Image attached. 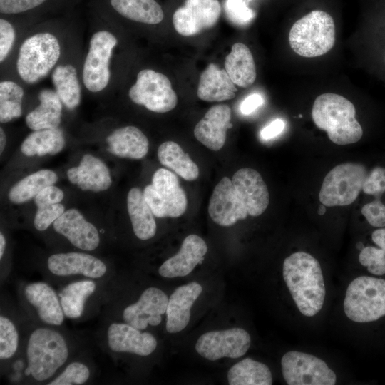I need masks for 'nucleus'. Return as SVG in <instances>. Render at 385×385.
<instances>
[{
	"instance_id": "nucleus-19",
	"label": "nucleus",
	"mask_w": 385,
	"mask_h": 385,
	"mask_svg": "<svg viewBox=\"0 0 385 385\" xmlns=\"http://www.w3.org/2000/svg\"><path fill=\"white\" fill-rule=\"evenodd\" d=\"M47 266L49 271L57 276L81 274L100 278L107 271L106 265L98 258L78 252L53 254L48 257Z\"/></svg>"
},
{
	"instance_id": "nucleus-15",
	"label": "nucleus",
	"mask_w": 385,
	"mask_h": 385,
	"mask_svg": "<svg viewBox=\"0 0 385 385\" xmlns=\"http://www.w3.org/2000/svg\"><path fill=\"white\" fill-rule=\"evenodd\" d=\"M168 296L156 287L143 291L139 299L125 307L123 312L124 321L135 328L143 330L148 324L157 326L162 321L161 316L166 312Z\"/></svg>"
},
{
	"instance_id": "nucleus-9",
	"label": "nucleus",
	"mask_w": 385,
	"mask_h": 385,
	"mask_svg": "<svg viewBox=\"0 0 385 385\" xmlns=\"http://www.w3.org/2000/svg\"><path fill=\"white\" fill-rule=\"evenodd\" d=\"M131 101L155 113H166L177 105L178 97L168 78L151 69H143L137 75L130 88Z\"/></svg>"
},
{
	"instance_id": "nucleus-29",
	"label": "nucleus",
	"mask_w": 385,
	"mask_h": 385,
	"mask_svg": "<svg viewBox=\"0 0 385 385\" xmlns=\"http://www.w3.org/2000/svg\"><path fill=\"white\" fill-rule=\"evenodd\" d=\"M225 70L235 85L247 88L256 79V68L252 54L249 48L236 43L225 60Z\"/></svg>"
},
{
	"instance_id": "nucleus-39",
	"label": "nucleus",
	"mask_w": 385,
	"mask_h": 385,
	"mask_svg": "<svg viewBox=\"0 0 385 385\" xmlns=\"http://www.w3.org/2000/svg\"><path fill=\"white\" fill-rule=\"evenodd\" d=\"M359 260L361 265L366 267L368 271L376 275L385 274V249L367 246L359 253Z\"/></svg>"
},
{
	"instance_id": "nucleus-16",
	"label": "nucleus",
	"mask_w": 385,
	"mask_h": 385,
	"mask_svg": "<svg viewBox=\"0 0 385 385\" xmlns=\"http://www.w3.org/2000/svg\"><path fill=\"white\" fill-rule=\"evenodd\" d=\"M232 184L249 215H262L270 202L267 187L261 175L248 168L237 170L232 178Z\"/></svg>"
},
{
	"instance_id": "nucleus-45",
	"label": "nucleus",
	"mask_w": 385,
	"mask_h": 385,
	"mask_svg": "<svg viewBox=\"0 0 385 385\" xmlns=\"http://www.w3.org/2000/svg\"><path fill=\"white\" fill-rule=\"evenodd\" d=\"M15 41V31L13 26L6 20L0 19V61L7 57Z\"/></svg>"
},
{
	"instance_id": "nucleus-38",
	"label": "nucleus",
	"mask_w": 385,
	"mask_h": 385,
	"mask_svg": "<svg viewBox=\"0 0 385 385\" xmlns=\"http://www.w3.org/2000/svg\"><path fill=\"white\" fill-rule=\"evenodd\" d=\"M19 334L16 327L8 318L0 317V359H8L16 353Z\"/></svg>"
},
{
	"instance_id": "nucleus-47",
	"label": "nucleus",
	"mask_w": 385,
	"mask_h": 385,
	"mask_svg": "<svg viewBox=\"0 0 385 385\" xmlns=\"http://www.w3.org/2000/svg\"><path fill=\"white\" fill-rule=\"evenodd\" d=\"M64 197V193L59 188L51 185L45 187L34 198L37 207L60 203Z\"/></svg>"
},
{
	"instance_id": "nucleus-36",
	"label": "nucleus",
	"mask_w": 385,
	"mask_h": 385,
	"mask_svg": "<svg viewBox=\"0 0 385 385\" xmlns=\"http://www.w3.org/2000/svg\"><path fill=\"white\" fill-rule=\"evenodd\" d=\"M96 283L92 280L78 281L68 284L59 294L64 315L77 319L83 314L86 299L95 292Z\"/></svg>"
},
{
	"instance_id": "nucleus-42",
	"label": "nucleus",
	"mask_w": 385,
	"mask_h": 385,
	"mask_svg": "<svg viewBox=\"0 0 385 385\" xmlns=\"http://www.w3.org/2000/svg\"><path fill=\"white\" fill-rule=\"evenodd\" d=\"M65 212L64 206L60 203L37 207L34 225L38 231H44Z\"/></svg>"
},
{
	"instance_id": "nucleus-11",
	"label": "nucleus",
	"mask_w": 385,
	"mask_h": 385,
	"mask_svg": "<svg viewBox=\"0 0 385 385\" xmlns=\"http://www.w3.org/2000/svg\"><path fill=\"white\" fill-rule=\"evenodd\" d=\"M116 38L109 31H99L91 37L83 68V81L91 92L104 89L110 80L109 62Z\"/></svg>"
},
{
	"instance_id": "nucleus-1",
	"label": "nucleus",
	"mask_w": 385,
	"mask_h": 385,
	"mask_svg": "<svg viewBox=\"0 0 385 385\" xmlns=\"http://www.w3.org/2000/svg\"><path fill=\"white\" fill-rule=\"evenodd\" d=\"M282 274L299 312L307 317L316 315L323 307L326 294L319 261L305 252L292 253L284 260Z\"/></svg>"
},
{
	"instance_id": "nucleus-53",
	"label": "nucleus",
	"mask_w": 385,
	"mask_h": 385,
	"mask_svg": "<svg viewBox=\"0 0 385 385\" xmlns=\"http://www.w3.org/2000/svg\"><path fill=\"white\" fill-rule=\"evenodd\" d=\"M326 206L323 204L320 205L318 209V213L320 215H323L326 212Z\"/></svg>"
},
{
	"instance_id": "nucleus-12",
	"label": "nucleus",
	"mask_w": 385,
	"mask_h": 385,
	"mask_svg": "<svg viewBox=\"0 0 385 385\" xmlns=\"http://www.w3.org/2000/svg\"><path fill=\"white\" fill-rule=\"evenodd\" d=\"M249 333L239 327L208 332L200 337L195 344L197 352L206 359L216 361L227 357L237 359L249 349Z\"/></svg>"
},
{
	"instance_id": "nucleus-8",
	"label": "nucleus",
	"mask_w": 385,
	"mask_h": 385,
	"mask_svg": "<svg viewBox=\"0 0 385 385\" xmlns=\"http://www.w3.org/2000/svg\"><path fill=\"white\" fill-rule=\"evenodd\" d=\"M143 194L157 217H178L186 211L187 195L178 178L170 170L158 169L153 175L152 183L145 187Z\"/></svg>"
},
{
	"instance_id": "nucleus-33",
	"label": "nucleus",
	"mask_w": 385,
	"mask_h": 385,
	"mask_svg": "<svg viewBox=\"0 0 385 385\" xmlns=\"http://www.w3.org/2000/svg\"><path fill=\"white\" fill-rule=\"evenodd\" d=\"M230 385H271L272 373L263 363L246 358L233 365L228 371Z\"/></svg>"
},
{
	"instance_id": "nucleus-21",
	"label": "nucleus",
	"mask_w": 385,
	"mask_h": 385,
	"mask_svg": "<svg viewBox=\"0 0 385 385\" xmlns=\"http://www.w3.org/2000/svg\"><path fill=\"white\" fill-rule=\"evenodd\" d=\"M207 251V246L200 237L189 235L184 239L179 252L161 265L158 273L166 278L186 276L202 263Z\"/></svg>"
},
{
	"instance_id": "nucleus-30",
	"label": "nucleus",
	"mask_w": 385,
	"mask_h": 385,
	"mask_svg": "<svg viewBox=\"0 0 385 385\" xmlns=\"http://www.w3.org/2000/svg\"><path fill=\"white\" fill-rule=\"evenodd\" d=\"M160 163L174 171L185 180L193 181L199 176V168L195 163L175 142L163 143L158 149Z\"/></svg>"
},
{
	"instance_id": "nucleus-25",
	"label": "nucleus",
	"mask_w": 385,
	"mask_h": 385,
	"mask_svg": "<svg viewBox=\"0 0 385 385\" xmlns=\"http://www.w3.org/2000/svg\"><path fill=\"white\" fill-rule=\"evenodd\" d=\"M106 142L109 152L120 158L139 160L148 152V138L135 126L115 130L107 137Z\"/></svg>"
},
{
	"instance_id": "nucleus-3",
	"label": "nucleus",
	"mask_w": 385,
	"mask_h": 385,
	"mask_svg": "<svg viewBox=\"0 0 385 385\" xmlns=\"http://www.w3.org/2000/svg\"><path fill=\"white\" fill-rule=\"evenodd\" d=\"M289 43L291 48L303 57L312 58L327 53L335 43L333 18L320 10L308 13L292 26Z\"/></svg>"
},
{
	"instance_id": "nucleus-26",
	"label": "nucleus",
	"mask_w": 385,
	"mask_h": 385,
	"mask_svg": "<svg viewBox=\"0 0 385 385\" xmlns=\"http://www.w3.org/2000/svg\"><path fill=\"white\" fill-rule=\"evenodd\" d=\"M236 91L235 84L227 71L210 63L200 76L197 94L205 101H222L233 98Z\"/></svg>"
},
{
	"instance_id": "nucleus-28",
	"label": "nucleus",
	"mask_w": 385,
	"mask_h": 385,
	"mask_svg": "<svg viewBox=\"0 0 385 385\" xmlns=\"http://www.w3.org/2000/svg\"><path fill=\"white\" fill-rule=\"evenodd\" d=\"M38 98L40 104L25 118L27 126L33 130L57 128L61 121L63 103L57 93L44 89Z\"/></svg>"
},
{
	"instance_id": "nucleus-48",
	"label": "nucleus",
	"mask_w": 385,
	"mask_h": 385,
	"mask_svg": "<svg viewBox=\"0 0 385 385\" xmlns=\"http://www.w3.org/2000/svg\"><path fill=\"white\" fill-rule=\"evenodd\" d=\"M285 123L281 118H276L263 128L260 136L264 140H270L279 135L284 129Z\"/></svg>"
},
{
	"instance_id": "nucleus-31",
	"label": "nucleus",
	"mask_w": 385,
	"mask_h": 385,
	"mask_svg": "<svg viewBox=\"0 0 385 385\" xmlns=\"http://www.w3.org/2000/svg\"><path fill=\"white\" fill-rule=\"evenodd\" d=\"M66 144L63 132L57 128L34 130L23 141L21 151L26 156L55 155Z\"/></svg>"
},
{
	"instance_id": "nucleus-51",
	"label": "nucleus",
	"mask_w": 385,
	"mask_h": 385,
	"mask_svg": "<svg viewBox=\"0 0 385 385\" xmlns=\"http://www.w3.org/2000/svg\"><path fill=\"white\" fill-rule=\"evenodd\" d=\"M6 143V136L2 128H0V153H2L4 150Z\"/></svg>"
},
{
	"instance_id": "nucleus-18",
	"label": "nucleus",
	"mask_w": 385,
	"mask_h": 385,
	"mask_svg": "<svg viewBox=\"0 0 385 385\" xmlns=\"http://www.w3.org/2000/svg\"><path fill=\"white\" fill-rule=\"evenodd\" d=\"M108 343L115 352H129L139 356H148L157 347V340L149 332L123 323H112L107 332Z\"/></svg>"
},
{
	"instance_id": "nucleus-14",
	"label": "nucleus",
	"mask_w": 385,
	"mask_h": 385,
	"mask_svg": "<svg viewBox=\"0 0 385 385\" xmlns=\"http://www.w3.org/2000/svg\"><path fill=\"white\" fill-rule=\"evenodd\" d=\"M208 213L215 223L222 227L233 225L249 215L229 178L223 177L215 185L210 199Z\"/></svg>"
},
{
	"instance_id": "nucleus-24",
	"label": "nucleus",
	"mask_w": 385,
	"mask_h": 385,
	"mask_svg": "<svg viewBox=\"0 0 385 385\" xmlns=\"http://www.w3.org/2000/svg\"><path fill=\"white\" fill-rule=\"evenodd\" d=\"M28 302L36 308L43 322L51 325H61L64 319L61 302L54 290L42 282L28 284L24 289Z\"/></svg>"
},
{
	"instance_id": "nucleus-35",
	"label": "nucleus",
	"mask_w": 385,
	"mask_h": 385,
	"mask_svg": "<svg viewBox=\"0 0 385 385\" xmlns=\"http://www.w3.org/2000/svg\"><path fill=\"white\" fill-rule=\"evenodd\" d=\"M56 92L68 109L77 107L81 101V91L76 70L72 65L57 66L52 74Z\"/></svg>"
},
{
	"instance_id": "nucleus-46",
	"label": "nucleus",
	"mask_w": 385,
	"mask_h": 385,
	"mask_svg": "<svg viewBox=\"0 0 385 385\" xmlns=\"http://www.w3.org/2000/svg\"><path fill=\"white\" fill-rule=\"evenodd\" d=\"M46 0H0V11L3 14H18L34 9Z\"/></svg>"
},
{
	"instance_id": "nucleus-41",
	"label": "nucleus",
	"mask_w": 385,
	"mask_h": 385,
	"mask_svg": "<svg viewBox=\"0 0 385 385\" xmlns=\"http://www.w3.org/2000/svg\"><path fill=\"white\" fill-rule=\"evenodd\" d=\"M224 6L227 19L238 26L247 24L255 16L245 0H225Z\"/></svg>"
},
{
	"instance_id": "nucleus-43",
	"label": "nucleus",
	"mask_w": 385,
	"mask_h": 385,
	"mask_svg": "<svg viewBox=\"0 0 385 385\" xmlns=\"http://www.w3.org/2000/svg\"><path fill=\"white\" fill-rule=\"evenodd\" d=\"M362 190L367 195L380 197L385 192V168L376 167L366 175Z\"/></svg>"
},
{
	"instance_id": "nucleus-17",
	"label": "nucleus",
	"mask_w": 385,
	"mask_h": 385,
	"mask_svg": "<svg viewBox=\"0 0 385 385\" xmlns=\"http://www.w3.org/2000/svg\"><path fill=\"white\" fill-rule=\"evenodd\" d=\"M56 232L64 236L78 249L91 251L100 243L99 232L91 222L76 209L65 212L53 223Z\"/></svg>"
},
{
	"instance_id": "nucleus-7",
	"label": "nucleus",
	"mask_w": 385,
	"mask_h": 385,
	"mask_svg": "<svg viewBox=\"0 0 385 385\" xmlns=\"http://www.w3.org/2000/svg\"><path fill=\"white\" fill-rule=\"evenodd\" d=\"M366 177V170L361 164L345 163L335 166L323 180L319 201L326 207L353 203L362 190Z\"/></svg>"
},
{
	"instance_id": "nucleus-44",
	"label": "nucleus",
	"mask_w": 385,
	"mask_h": 385,
	"mask_svg": "<svg viewBox=\"0 0 385 385\" xmlns=\"http://www.w3.org/2000/svg\"><path fill=\"white\" fill-rule=\"evenodd\" d=\"M361 213L373 227H385V205L379 199L364 205Z\"/></svg>"
},
{
	"instance_id": "nucleus-6",
	"label": "nucleus",
	"mask_w": 385,
	"mask_h": 385,
	"mask_svg": "<svg viewBox=\"0 0 385 385\" xmlns=\"http://www.w3.org/2000/svg\"><path fill=\"white\" fill-rule=\"evenodd\" d=\"M61 54L58 39L53 34H36L21 44L17 59L21 78L34 83L45 77L56 64Z\"/></svg>"
},
{
	"instance_id": "nucleus-4",
	"label": "nucleus",
	"mask_w": 385,
	"mask_h": 385,
	"mask_svg": "<svg viewBox=\"0 0 385 385\" xmlns=\"http://www.w3.org/2000/svg\"><path fill=\"white\" fill-rule=\"evenodd\" d=\"M28 367L34 379L52 376L66 362L68 349L63 337L56 330L38 328L30 335L26 349Z\"/></svg>"
},
{
	"instance_id": "nucleus-50",
	"label": "nucleus",
	"mask_w": 385,
	"mask_h": 385,
	"mask_svg": "<svg viewBox=\"0 0 385 385\" xmlns=\"http://www.w3.org/2000/svg\"><path fill=\"white\" fill-rule=\"evenodd\" d=\"M371 239L376 245L385 249V228L374 230L371 235Z\"/></svg>"
},
{
	"instance_id": "nucleus-52",
	"label": "nucleus",
	"mask_w": 385,
	"mask_h": 385,
	"mask_svg": "<svg viewBox=\"0 0 385 385\" xmlns=\"http://www.w3.org/2000/svg\"><path fill=\"white\" fill-rule=\"evenodd\" d=\"M6 247V239L3 233H0V259L2 258Z\"/></svg>"
},
{
	"instance_id": "nucleus-40",
	"label": "nucleus",
	"mask_w": 385,
	"mask_h": 385,
	"mask_svg": "<svg viewBox=\"0 0 385 385\" xmlns=\"http://www.w3.org/2000/svg\"><path fill=\"white\" fill-rule=\"evenodd\" d=\"M90 376L89 369L80 362H73L67 366L65 370L49 385H73L83 384Z\"/></svg>"
},
{
	"instance_id": "nucleus-49",
	"label": "nucleus",
	"mask_w": 385,
	"mask_h": 385,
	"mask_svg": "<svg viewBox=\"0 0 385 385\" xmlns=\"http://www.w3.org/2000/svg\"><path fill=\"white\" fill-rule=\"evenodd\" d=\"M263 102V98L260 94L252 93L242 102L240 106V112L244 115H249L262 106Z\"/></svg>"
},
{
	"instance_id": "nucleus-10",
	"label": "nucleus",
	"mask_w": 385,
	"mask_h": 385,
	"mask_svg": "<svg viewBox=\"0 0 385 385\" xmlns=\"http://www.w3.org/2000/svg\"><path fill=\"white\" fill-rule=\"evenodd\" d=\"M283 377L289 385H334L335 373L321 359L307 353L291 351L281 360Z\"/></svg>"
},
{
	"instance_id": "nucleus-2",
	"label": "nucleus",
	"mask_w": 385,
	"mask_h": 385,
	"mask_svg": "<svg viewBox=\"0 0 385 385\" xmlns=\"http://www.w3.org/2000/svg\"><path fill=\"white\" fill-rule=\"evenodd\" d=\"M355 115L356 110L350 101L332 93L319 96L312 110L317 127L325 130L329 140L340 145L352 144L361 138L363 130Z\"/></svg>"
},
{
	"instance_id": "nucleus-22",
	"label": "nucleus",
	"mask_w": 385,
	"mask_h": 385,
	"mask_svg": "<svg viewBox=\"0 0 385 385\" xmlns=\"http://www.w3.org/2000/svg\"><path fill=\"white\" fill-rule=\"evenodd\" d=\"M66 174L69 181L83 190L101 192L112 184L107 165L91 154H85L79 165L69 168Z\"/></svg>"
},
{
	"instance_id": "nucleus-34",
	"label": "nucleus",
	"mask_w": 385,
	"mask_h": 385,
	"mask_svg": "<svg viewBox=\"0 0 385 385\" xmlns=\"http://www.w3.org/2000/svg\"><path fill=\"white\" fill-rule=\"evenodd\" d=\"M111 4L120 14L133 21L157 24L164 17L161 6L155 0H111Z\"/></svg>"
},
{
	"instance_id": "nucleus-23",
	"label": "nucleus",
	"mask_w": 385,
	"mask_h": 385,
	"mask_svg": "<svg viewBox=\"0 0 385 385\" xmlns=\"http://www.w3.org/2000/svg\"><path fill=\"white\" fill-rule=\"evenodd\" d=\"M202 286L192 282L178 287L168 299L166 309V330L177 333L184 329L190 319V309L202 293Z\"/></svg>"
},
{
	"instance_id": "nucleus-37",
	"label": "nucleus",
	"mask_w": 385,
	"mask_h": 385,
	"mask_svg": "<svg viewBox=\"0 0 385 385\" xmlns=\"http://www.w3.org/2000/svg\"><path fill=\"white\" fill-rule=\"evenodd\" d=\"M22 88L10 81L0 83V121L8 123L21 115Z\"/></svg>"
},
{
	"instance_id": "nucleus-5",
	"label": "nucleus",
	"mask_w": 385,
	"mask_h": 385,
	"mask_svg": "<svg viewBox=\"0 0 385 385\" xmlns=\"http://www.w3.org/2000/svg\"><path fill=\"white\" fill-rule=\"evenodd\" d=\"M344 310L349 319L360 323L385 316V279L368 276L353 279L346 289Z\"/></svg>"
},
{
	"instance_id": "nucleus-32",
	"label": "nucleus",
	"mask_w": 385,
	"mask_h": 385,
	"mask_svg": "<svg viewBox=\"0 0 385 385\" xmlns=\"http://www.w3.org/2000/svg\"><path fill=\"white\" fill-rule=\"evenodd\" d=\"M58 180L55 172L43 169L34 172L15 183L8 192V198L14 204H22L34 198L45 187Z\"/></svg>"
},
{
	"instance_id": "nucleus-13",
	"label": "nucleus",
	"mask_w": 385,
	"mask_h": 385,
	"mask_svg": "<svg viewBox=\"0 0 385 385\" xmlns=\"http://www.w3.org/2000/svg\"><path fill=\"white\" fill-rule=\"evenodd\" d=\"M221 13L218 0H186L173 16L177 32L189 36L210 29L217 22Z\"/></svg>"
},
{
	"instance_id": "nucleus-20",
	"label": "nucleus",
	"mask_w": 385,
	"mask_h": 385,
	"mask_svg": "<svg viewBox=\"0 0 385 385\" xmlns=\"http://www.w3.org/2000/svg\"><path fill=\"white\" fill-rule=\"evenodd\" d=\"M231 108L225 104L211 107L194 129L195 138L207 148L220 150L225 145L226 133L232 125Z\"/></svg>"
},
{
	"instance_id": "nucleus-27",
	"label": "nucleus",
	"mask_w": 385,
	"mask_h": 385,
	"mask_svg": "<svg viewBox=\"0 0 385 385\" xmlns=\"http://www.w3.org/2000/svg\"><path fill=\"white\" fill-rule=\"evenodd\" d=\"M127 209L135 236L142 240L153 238L157 230L154 215L146 202L143 192L132 188L127 196Z\"/></svg>"
}]
</instances>
